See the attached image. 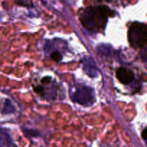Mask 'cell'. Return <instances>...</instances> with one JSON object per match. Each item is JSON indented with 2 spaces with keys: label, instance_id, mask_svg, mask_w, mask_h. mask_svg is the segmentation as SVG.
Returning a JSON list of instances; mask_svg holds the SVG:
<instances>
[{
  "label": "cell",
  "instance_id": "obj_10",
  "mask_svg": "<svg viewBox=\"0 0 147 147\" xmlns=\"http://www.w3.org/2000/svg\"><path fill=\"white\" fill-rule=\"evenodd\" d=\"M42 1H44V0H42Z\"/></svg>",
  "mask_w": 147,
  "mask_h": 147
},
{
  "label": "cell",
  "instance_id": "obj_1",
  "mask_svg": "<svg viewBox=\"0 0 147 147\" xmlns=\"http://www.w3.org/2000/svg\"><path fill=\"white\" fill-rule=\"evenodd\" d=\"M110 16H113V12L108 7H90L84 9L80 13V21L88 31L98 32L104 30Z\"/></svg>",
  "mask_w": 147,
  "mask_h": 147
},
{
  "label": "cell",
  "instance_id": "obj_7",
  "mask_svg": "<svg viewBox=\"0 0 147 147\" xmlns=\"http://www.w3.org/2000/svg\"><path fill=\"white\" fill-rule=\"evenodd\" d=\"M50 59H51L52 60H53L54 62H55V63H59V62H60L63 60V55H62L61 53L59 51H57V50H56V51L55 50L54 52L50 53Z\"/></svg>",
  "mask_w": 147,
  "mask_h": 147
},
{
  "label": "cell",
  "instance_id": "obj_4",
  "mask_svg": "<svg viewBox=\"0 0 147 147\" xmlns=\"http://www.w3.org/2000/svg\"><path fill=\"white\" fill-rule=\"evenodd\" d=\"M33 89L37 94L49 100L55 99L58 91L56 82L53 80L51 77L49 76L42 78L40 81V84L33 86Z\"/></svg>",
  "mask_w": 147,
  "mask_h": 147
},
{
  "label": "cell",
  "instance_id": "obj_6",
  "mask_svg": "<svg viewBox=\"0 0 147 147\" xmlns=\"http://www.w3.org/2000/svg\"><path fill=\"white\" fill-rule=\"evenodd\" d=\"M83 70L85 73L91 78H96L98 76L96 65L91 57H85L83 59Z\"/></svg>",
  "mask_w": 147,
  "mask_h": 147
},
{
  "label": "cell",
  "instance_id": "obj_5",
  "mask_svg": "<svg viewBox=\"0 0 147 147\" xmlns=\"http://www.w3.org/2000/svg\"><path fill=\"white\" fill-rule=\"evenodd\" d=\"M116 78L120 83L123 85H129L134 80V73L131 69L126 67H119L116 73Z\"/></svg>",
  "mask_w": 147,
  "mask_h": 147
},
{
  "label": "cell",
  "instance_id": "obj_3",
  "mask_svg": "<svg viewBox=\"0 0 147 147\" xmlns=\"http://www.w3.org/2000/svg\"><path fill=\"white\" fill-rule=\"evenodd\" d=\"M146 25L144 23L136 22L131 24L128 31V39L133 48L146 49Z\"/></svg>",
  "mask_w": 147,
  "mask_h": 147
},
{
  "label": "cell",
  "instance_id": "obj_8",
  "mask_svg": "<svg viewBox=\"0 0 147 147\" xmlns=\"http://www.w3.org/2000/svg\"><path fill=\"white\" fill-rule=\"evenodd\" d=\"M16 3L21 6H24V7H32V0H15Z\"/></svg>",
  "mask_w": 147,
  "mask_h": 147
},
{
  "label": "cell",
  "instance_id": "obj_2",
  "mask_svg": "<svg viewBox=\"0 0 147 147\" xmlns=\"http://www.w3.org/2000/svg\"><path fill=\"white\" fill-rule=\"evenodd\" d=\"M70 98L75 103H77L84 107H90L96 102V93L93 88L78 84L70 90Z\"/></svg>",
  "mask_w": 147,
  "mask_h": 147
},
{
  "label": "cell",
  "instance_id": "obj_9",
  "mask_svg": "<svg viewBox=\"0 0 147 147\" xmlns=\"http://www.w3.org/2000/svg\"><path fill=\"white\" fill-rule=\"evenodd\" d=\"M142 137L144 140L146 141V128H145V129L143 130V131L142 132Z\"/></svg>",
  "mask_w": 147,
  "mask_h": 147
}]
</instances>
